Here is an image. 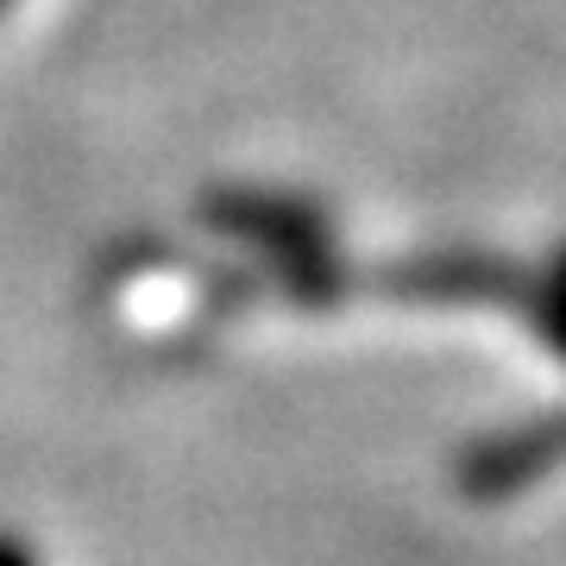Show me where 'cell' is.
Masks as SVG:
<instances>
[{"mask_svg": "<svg viewBox=\"0 0 566 566\" xmlns=\"http://www.w3.org/2000/svg\"><path fill=\"white\" fill-rule=\"evenodd\" d=\"M378 290L403 296V303H497L523 308L535 334L554 340V308H547V271H523L491 252H422V259H397L371 271Z\"/></svg>", "mask_w": 566, "mask_h": 566, "instance_id": "7a4b0ae2", "label": "cell"}, {"mask_svg": "<svg viewBox=\"0 0 566 566\" xmlns=\"http://www.w3.org/2000/svg\"><path fill=\"white\" fill-rule=\"evenodd\" d=\"M0 566H39V554H32V542H25V535L0 528Z\"/></svg>", "mask_w": 566, "mask_h": 566, "instance_id": "277c9868", "label": "cell"}, {"mask_svg": "<svg viewBox=\"0 0 566 566\" xmlns=\"http://www.w3.org/2000/svg\"><path fill=\"white\" fill-rule=\"evenodd\" d=\"M0 7H7V0H0Z\"/></svg>", "mask_w": 566, "mask_h": 566, "instance_id": "5b68a950", "label": "cell"}, {"mask_svg": "<svg viewBox=\"0 0 566 566\" xmlns=\"http://www.w3.org/2000/svg\"><path fill=\"white\" fill-rule=\"evenodd\" d=\"M202 221L221 227L227 240L252 245L277 290L296 308H334L353 290V271H346L340 245H334V227L308 196H277V189H214L202 202Z\"/></svg>", "mask_w": 566, "mask_h": 566, "instance_id": "6da1fadb", "label": "cell"}, {"mask_svg": "<svg viewBox=\"0 0 566 566\" xmlns=\"http://www.w3.org/2000/svg\"><path fill=\"white\" fill-rule=\"evenodd\" d=\"M554 460H560V428H554V416H535V422L497 428V434L465 447L453 460V485L479 504H497L510 491H528L535 479H547Z\"/></svg>", "mask_w": 566, "mask_h": 566, "instance_id": "3957f363", "label": "cell"}]
</instances>
